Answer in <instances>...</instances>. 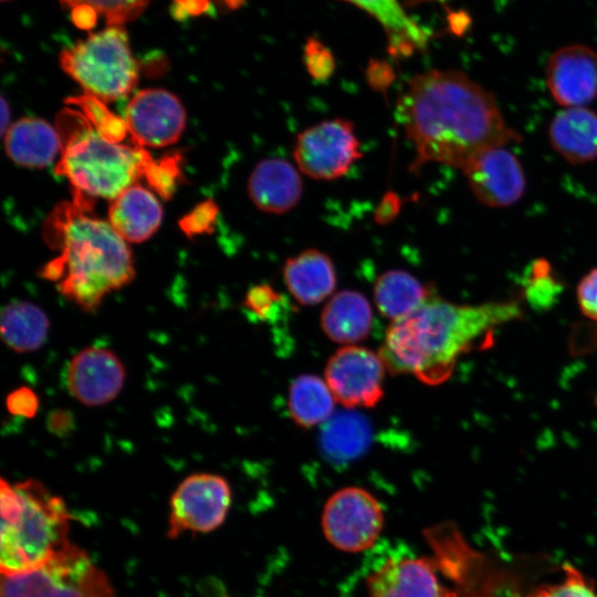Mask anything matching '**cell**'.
I'll use <instances>...</instances> for the list:
<instances>
[{"label": "cell", "instance_id": "12", "mask_svg": "<svg viewBox=\"0 0 597 597\" xmlns=\"http://www.w3.org/2000/svg\"><path fill=\"white\" fill-rule=\"evenodd\" d=\"M124 119L134 145L161 148L175 144L182 135L186 111L172 93L146 88L132 97Z\"/></svg>", "mask_w": 597, "mask_h": 597}, {"label": "cell", "instance_id": "9", "mask_svg": "<svg viewBox=\"0 0 597 597\" xmlns=\"http://www.w3.org/2000/svg\"><path fill=\"white\" fill-rule=\"evenodd\" d=\"M362 155L354 124L344 118L323 121L302 130L293 147L298 169L316 180L344 176Z\"/></svg>", "mask_w": 597, "mask_h": 597}, {"label": "cell", "instance_id": "20", "mask_svg": "<svg viewBox=\"0 0 597 597\" xmlns=\"http://www.w3.org/2000/svg\"><path fill=\"white\" fill-rule=\"evenodd\" d=\"M283 280L295 301L302 305H316L333 294L336 270L327 254L307 249L285 261Z\"/></svg>", "mask_w": 597, "mask_h": 597}, {"label": "cell", "instance_id": "37", "mask_svg": "<svg viewBox=\"0 0 597 597\" xmlns=\"http://www.w3.org/2000/svg\"><path fill=\"white\" fill-rule=\"evenodd\" d=\"M75 417L67 409H53L49 412L45 427L50 433L64 438L70 436L75 429Z\"/></svg>", "mask_w": 597, "mask_h": 597}, {"label": "cell", "instance_id": "6", "mask_svg": "<svg viewBox=\"0 0 597 597\" xmlns=\"http://www.w3.org/2000/svg\"><path fill=\"white\" fill-rule=\"evenodd\" d=\"M63 71L103 103L127 96L138 82V64L122 25H108L63 50Z\"/></svg>", "mask_w": 597, "mask_h": 597}, {"label": "cell", "instance_id": "14", "mask_svg": "<svg viewBox=\"0 0 597 597\" xmlns=\"http://www.w3.org/2000/svg\"><path fill=\"white\" fill-rule=\"evenodd\" d=\"M462 171L475 198L491 208L512 206L525 190L523 167L504 146L483 150Z\"/></svg>", "mask_w": 597, "mask_h": 597}, {"label": "cell", "instance_id": "33", "mask_svg": "<svg viewBox=\"0 0 597 597\" xmlns=\"http://www.w3.org/2000/svg\"><path fill=\"white\" fill-rule=\"evenodd\" d=\"M38 395L29 387L22 386L11 391L6 399L7 410L15 417L33 418L39 409Z\"/></svg>", "mask_w": 597, "mask_h": 597}, {"label": "cell", "instance_id": "5", "mask_svg": "<svg viewBox=\"0 0 597 597\" xmlns=\"http://www.w3.org/2000/svg\"><path fill=\"white\" fill-rule=\"evenodd\" d=\"M1 575H17L39 567L70 541L71 515L62 498L28 479L0 482Z\"/></svg>", "mask_w": 597, "mask_h": 597}, {"label": "cell", "instance_id": "18", "mask_svg": "<svg viewBox=\"0 0 597 597\" xmlns=\"http://www.w3.org/2000/svg\"><path fill=\"white\" fill-rule=\"evenodd\" d=\"M163 209L156 196L134 184L111 200L108 222L127 243H140L159 228Z\"/></svg>", "mask_w": 597, "mask_h": 597}, {"label": "cell", "instance_id": "19", "mask_svg": "<svg viewBox=\"0 0 597 597\" xmlns=\"http://www.w3.org/2000/svg\"><path fill=\"white\" fill-rule=\"evenodd\" d=\"M548 139L572 165L594 160L597 157V114L585 106L565 107L552 118Z\"/></svg>", "mask_w": 597, "mask_h": 597}, {"label": "cell", "instance_id": "29", "mask_svg": "<svg viewBox=\"0 0 597 597\" xmlns=\"http://www.w3.org/2000/svg\"><path fill=\"white\" fill-rule=\"evenodd\" d=\"M61 3L73 10L88 8L97 15L104 17L108 25H122L136 19L150 0H60Z\"/></svg>", "mask_w": 597, "mask_h": 597}, {"label": "cell", "instance_id": "24", "mask_svg": "<svg viewBox=\"0 0 597 597\" xmlns=\"http://www.w3.org/2000/svg\"><path fill=\"white\" fill-rule=\"evenodd\" d=\"M432 295L423 283L404 270H388L374 284L376 306L391 322L411 314Z\"/></svg>", "mask_w": 597, "mask_h": 597}, {"label": "cell", "instance_id": "40", "mask_svg": "<svg viewBox=\"0 0 597 597\" xmlns=\"http://www.w3.org/2000/svg\"><path fill=\"white\" fill-rule=\"evenodd\" d=\"M9 122H10V108L7 101L2 97L1 100V134L2 136L6 134V132L9 128L8 127Z\"/></svg>", "mask_w": 597, "mask_h": 597}, {"label": "cell", "instance_id": "32", "mask_svg": "<svg viewBox=\"0 0 597 597\" xmlns=\"http://www.w3.org/2000/svg\"><path fill=\"white\" fill-rule=\"evenodd\" d=\"M304 62L310 75L317 81L327 80L335 70V61L331 52L313 39L305 46Z\"/></svg>", "mask_w": 597, "mask_h": 597}, {"label": "cell", "instance_id": "26", "mask_svg": "<svg viewBox=\"0 0 597 597\" xmlns=\"http://www.w3.org/2000/svg\"><path fill=\"white\" fill-rule=\"evenodd\" d=\"M335 401L326 381L315 375L297 376L289 388V411L301 428H312L329 420Z\"/></svg>", "mask_w": 597, "mask_h": 597}, {"label": "cell", "instance_id": "17", "mask_svg": "<svg viewBox=\"0 0 597 597\" xmlns=\"http://www.w3.org/2000/svg\"><path fill=\"white\" fill-rule=\"evenodd\" d=\"M303 191L296 168L282 158H265L252 170L248 195L254 206L268 213L281 214L293 209Z\"/></svg>", "mask_w": 597, "mask_h": 597}, {"label": "cell", "instance_id": "13", "mask_svg": "<svg viewBox=\"0 0 597 597\" xmlns=\"http://www.w3.org/2000/svg\"><path fill=\"white\" fill-rule=\"evenodd\" d=\"M126 370L118 356L104 347L88 346L76 353L66 367L70 394L82 405L100 407L122 391Z\"/></svg>", "mask_w": 597, "mask_h": 597}, {"label": "cell", "instance_id": "7", "mask_svg": "<svg viewBox=\"0 0 597 597\" xmlns=\"http://www.w3.org/2000/svg\"><path fill=\"white\" fill-rule=\"evenodd\" d=\"M0 597H115L107 575L69 542L36 568L2 575Z\"/></svg>", "mask_w": 597, "mask_h": 597}, {"label": "cell", "instance_id": "10", "mask_svg": "<svg viewBox=\"0 0 597 597\" xmlns=\"http://www.w3.org/2000/svg\"><path fill=\"white\" fill-rule=\"evenodd\" d=\"M231 505L227 479L213 473H193L180 482L170 499L169 538L184 532L209 533L224 522Z\"/></svg>", "mask_w": 597, "mask_h": 597}, {"label": "cell", "instance_id": "35", "mask_svg": "<svg viewBox=\"0 0 597 597\" xmlns=\"http://www.w3.org/2000/svg\"><path fill=\"white\" fill-rule=\"evenodd\" d=\"M217 210L211 201L205 202L185 218L181 227L189 234L206 231L212 226Z\"/></svg>", "mask_w": 597, "mask_h": 597}, {"label": "cell", "instance_id": "30", "mask_svg": "<svg viewBox=\"0 0 597 597\" xmlns=\"http://www.w3.org/2000/svg\"><path fill=\"white\" fill-rule=\"evenodd\" d=\"M526 597H597V594L579 570L565 565L562 582L537 588Z\"/></svg>", "mask_w": 597, "mask_h": 597}, {"label": "cell", "instance_id": "39", "mask_svg": "<svg viewBox=\"0 0 597 597\" xmlns=\"http://www.w3.org/2000/svg\"><path fill=\"white\" fill-rule=\"evenodd\" d=\"M399 203L398 198L394 193H388L383 198L380 206L378 207L376 219L379 223H386L390 221L398 212Z\"/></svg>", "mask_w": 597, "mask_h": 597}, {"label": "cell", "instance_id": "11", "mask_svg": "<svg viewBox=\"0 0 597 597\" xmlns=\"http://www.w3.org/2000/svg\"><path fill=\"white\" fill-rule=\"evenodd\" d=\"M386 365L379 354L356 345L336 350L325 367V381L346 408H371L384 396Z\"/></svg>", "mask_w": 597, "mask_h": 597}, {"label": "cell", "instance_id": "36", "mask_svg": "<svg viewBox=\"0 0 597 597\" xmlns=\"http://www.w3.org/2000/svg\"><path fill=\"white\" fill-rule=\"evenodd\" d=\"M535 282L528 287L527 295L534 306H547L557 294V285L547 279L541 269L536 272Z\"/></svg>", "mask_w": 597, "mask_h": 597}, {"label": "cell", "instance_id": "31", "mask_svg": "<svg viewBox=\"0 0 597 597\" xmlns=\"http://www.w3.org/2000/svg\"><path fill=\"white\" fill-rule=\"evenodd\" d=\"M283 297L269 284H259L251 287L244 298L243 305L249 313L260 320H266L274 313Z\"/></svg>", "mask_w": 597, "mask_h": 597}, {"label": "cell", "instance_id": "41", "mask_svg": "<svg viewBox=\"0 0 597 597\" xmlns=\"http://www.w3.org/2000/svg\"><path fill=\"white\" fill-rule=\"evenodd\" d=\"M2 1H10V0H2Z\"/></svg>", "mask_w": 597, "mask_h": 597}, {"label": "cell", "instance_id": "34", "mask_svg": "<svg viewBox=\"0 0 597 597\" xmlns=\"http://www.w3.org/2000/svg\"><path fill=\"white\" fill-rule=\"evenodd\" d=\"M577 300L583 313L597 321V269L588 272L579 282Z\"/></svg>", "mask_w": 597, "mask_h": 597}, {"label": "cell", "instance_id": "15", "mask_svg": "<svg viewBox=\"0 0 597 597\" xmlns=\"http://www.w3.org/2000/svg\"><path fill=\"white\" fill-rule=\"evenodd\" d=\"M366 587L368 597H457L429 557L389 558L369 574Z\"/></svg>", "mask_w": 597, "mask_h": 597}, {"label": "cell", "instance_id": "22", "mask_svg": "<svg viewBox=\"0 0 597 597\" xmlns=\"http://www.w3.org/2000/svg\"><path fill=\"white\" fill-rule=\"evenodd\" d=\"M373 324V310L366 296L344 290L333 295L321 314L325 335L338 344L354 345L365 339Z\"/></svg>", "mask_w": 597, "mask_h": 597}, {"label": "cell", "instance_id": "21", "mask_svg": "<svg viewBox=\"0 0 597 597\" xmlns=\"http://www.w3.org/2000/svg\"><path fill=\"white\" fill-rule=\"evenodd\" d=\"M8 156L18 165L42 168L62 151V137L48 122L24 117L11 124L3 135Z\"/></svg>", "mask_w": 597, "mask_h": 597}, {"label": "cell", "instance_id": "8", "mask_svg": "<svg viewBox=\"0 0 597 597\" xmlns=\"http://www.w3.org/2000/svg\"><path fill=\"white\" fill-rule=\"evenodd\" d=\"M384 523V509L378 499L358 486L334 492L327 499L321 517L327 542L346 553L369 548L379 537Z\"/></svg>", "mask_w": 597, "mask_h": 597}, {"label": "cell", "instance_id": "4", "mask_svg": "<svg viewBox=\"0 0 597 597\" xmlns=\"http://www.w3.org/2000/svg\"><path fill=\"white\" fill-rule=\"evenodd\" d=\"M57 130L63 146L55 172L70 181L75 198L112 200L156 164L145 148L103 136L77 108L61 114Z\"/></svg>", "mask_w": 597, "mask_h": 597}, {"label": "cell", "instance_id": "16", "mask_svg": "<svg viewBox=\"0 0 597 597\" xmlns=\"http://www.w3.org/2000/svg\"><path fill=\"white\" fill-rule=\"evenodd\" d=\"M547 88L565 107H579L597 98V52L573 44L555 51L546 65Z\"/></svg>", "mask_w": 597, "mask_h": 597}, {"label": "cell", "instance_id": "1", "mask_svg": "<svg viewBox=\"0 0 597 597\" xmlns=\"http://www.w3.org/2000/svg\"><path fill=\"white\" fill-rule=\"evenodd\" d=\"M399 117L416 150L415 168L432 161L463 169L483 150L521 139L493 95L458 70L412 76Z\"/></svg>", "mask_w": 597, "mask_h": 597}, {"label": "cell", "instance_id": "2", "mask_svg": "<svg viewBox=\"0 0 597 597\" xmlns=\"http://www.w3.org/2000/svg\"><path fill=\"white\" fill-rule=\"evenodd\" d=\"M520 314L514 303L457 305L432 295L391 322L379 355L392 375L410 374L426 385H439L478 338Z\"/></svg>", "mask_w": 597, "mask_h": 597}, {"label": "cell", "instance_id": "28", "mask_svg": "<svg viewBox=\"0 0 597 597\" xmlns=\"http://www.w3.org/2000/svg\"><path fill=\"white\" fill-rule=\"evenodd\" d=\"M70 103L106 138L121 143L128 134L124 117L122 118L111 113L102 101L84 94L72 97Z\"/></svg>", "mask_w": 597, "mask_h": 597}, {"label": "cell", "instance_id": "38", "mask_svg": "<svg viewBox=\"0 0 597 597\" xmlns=\"http://www.w3.org/2000/svg\"><path fill=\"white\" fill-rule=\"evenodd\" d=\"M210 0H175L174 14L177 19L199 14L209 8Z\"/></svg>", "mask_w": 597, "mask_h": 597}, {"label": "cell", "instance_id": "27", "mask_svg": "<svg viewBox=\"0 0 597 597\" xmlns=\"http://www.w3.org/2000/svg\"><path fill=\"white\" fill-rule=\"evenodd\" d=\"M322 437L325 453L335 461H346L359 454L367 444L369 428L354 413L333 417Z\"/></svg>", "mask_w": 597, "mask_h": 597}, {"label": "cell", "instance_id": "25", "mask_svg": "<svg viewBox=\"0 0 597 597\" xmlns=\"http://www.w3.org/2000/svg\"><path fill=\"white\" fill-rule=\"evenodd\" d=\"M1 337L4 344L18 353H30L45 343L50 320L38 305L27 301L7 304L1 312Z\"/></svg>", "mask_w": 597, "mask_h": 597}, {"label": "cell", "instance_id": "23", "mask_svg": "<svg viewBox=\"0 0 597 597\" xmlns=\"http://www.w3.org/2000/svg\"><path fill=\"white\" fill-rule=\"evenodd\" d=\"M375 18L383 27L395 57H407L426 49L430 34L415 22L398 0H346Z\"/></svg>", "mask_w": 597, "mask_h": 597}, {"label": "cell", "instance_id": "3", "mask_svg": "<svg viewBox=\"0 0 597 597\" xmlns=\"http://www.w3.org/2000/svg\"><path fill=\"white\" fill-rule=\"evenodd\" d=\"M86 201L56 208L46 227L59 255L41 270L59 292L87 313L104 296L129 284L135 275L127 242L108 221L85 213Z\"/></svg>", "mask_w": 597, "mask_h": 597}]
</instances>
